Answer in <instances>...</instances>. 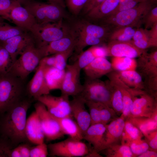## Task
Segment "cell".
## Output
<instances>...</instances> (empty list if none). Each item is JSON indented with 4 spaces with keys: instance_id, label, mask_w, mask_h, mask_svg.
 <instances>
[{
    "instance_id": "obj_43",
    "label": "cell",
    "mask_w": 157,
    "mask_h": 157,
    "mask_svg": "<svg viewBox=\"0 0 157 157\" xmlns=\"http://www.w3.org/2000/svg\"><path fill=\"white\" fill-rule=\"evenodd\" d=\"M18 3L13 0H0V16L9 20L10 12Z\"/></svg>"
},
{
    "instance_id": "obj_30",
    "label": "cell",
    "mask_w": 157,
    "mask_h": 157,
    "mask_svg": "<svg viewBox=\"0 0 157 157\" xmlns=\"http://www.w3.org/2000/svg\"><path fill=\"white\" fill-rule=\"evenodd\" d=\"M56 118L59 122L61 130L65 135H68L70 137L78 140L83 139L82 131L76 121L73 119V117H69L60 118Z\"/></svg>"
},
{
    "instance_id": "obj_17",
    "label": "cell",
    "mask_w": 157,
    "mask_h": 157,
    "mask_svg": "<svg viewBox=\"0 0 157 157\" xmlns=\"http://www.w3.org/2000/svg\"><path fill=\"white\" fill-rule=\"evenodd\" d=\"M34 42L32 34L25 32L0 43V44L8 52L14 62L17 56L29 44Z\"/></svg>"
},
{
    "instance_id": "obj_26",
    "label": "cell",
    "mask_w": 157,
    "mask_h": 157,
    "mask_svg": "<svg viewBox=\"0 0 157 157\" xmlns=\"http://www.w3.org/2000/svg\"><path fill=\"white\" fill-rule=\"evenodd\" d=\"M119 2L120 0H105L90 10L87 16L93 20L104 19L117 7Z\"/></svg>"
},
{
    "instance_id": "obj_23",
    "label": "cell",
    "mask_w": 157,
    "mask_h": 157,
    "mask_svg": "<svg viewBox=\"0 0 157 157\" xmlns=\"http://www.w3.org/2000/svg\"><path fill=\"white\" fill-rule=\"evenodd\" d=\"M83 69L86 78L91 79H99L113 71L111 63L106 58L95 59Z\"/></svg>"
},
{
    "instance_id": "obj_40",
    "label": "cell",
    "mask_w": 157,
    "mask_h": 157,
    "mask_svg": "<svg viewBox=\"0 0 157 157\" xmlns=\"http://www.w3.org/2000/svg\"><path fill=\"white\" fill-rule=\"evenodd\" d=\"M74 47L71 48L64 51L54 54L55 59L54 67L60 69H65L68 58L72 55Z\"/></svg>"
},
{
    "instance_id": "obj_11",
    "label": "cell",
    "mask_w": 157,
    "mask_h": 157,
    "mask_svg": "<svg viewBox=\"0 0 157 157\" xmlns=\"http://www.w3.org/2000/svg\"><path fill=\"white\" fill-rule=\"evenodd\" d=\"M35 100L43 104L48 112L56 118L73 117L68 96L61 95L56 97L48 94L41 96Z\"/></svg>"
},
{
    "instance_id": "obj_28",
    "label": "cell",
    "mask_w": 157,
    "mask_h": 157,
    "mask_svg": "<svg viewBox=\"0 0 157 157\" xmlns=\"http://www.w3.org/2000/svg\"><path fill=\"white\" fill-rule=\"evenodd\" d=\"M65 69L46 66L44 70L45 81L50 91L60 90L64 78Z\"/></svg>"
},
{
    "instance_id": "obj_5",
    "label": "cell",
    "mask_w": 157,
    "mask_h": 157,
    "mask_svg": "<svg viewBox=\"0 0 157 157\" xmlns=\"http://www.w3.org/2000/svg\"><path fill=\"white\" fill-rule=\"evenodd\" d=\"M154 2L147 1L139 3L134 7L119 12L107 17L103 22L107 24L117 28L133 27L143 20L148 12L153 7Z\"/></svg>"
},
{
    "instance_id": "obj_16",
    "label": "cell",
    "mask_w": 157,
    "mask_h": 157,
    "mask_svg": "<svg viewBox=\"0 0 157 157\" xmlns=\"http://www.w3.org/2000/svg\"><path fill=\"white\" fill-rule=\"evenodd\" d=\"M73 97L70 101L72 114L83 135L91 125L90 114L86 108L85 100L79 95Z\"/></svg>"
},
{
    "instance_id": "obj_47",
    "label": "cell",
    "mask_w": 157,
    "mask_h": 157,
    "mask_svg": "<svg viewBox=\"0 0 157 157\" xmlns=\"http://www.w3.org/2000/svg\"><path fill=\"white\" fill-rule=\"evenodd\" d=\"M144 136L145 140L148 144L150 149L157 151V130L149 132Z\"/></svg>"
},
{
    "instance_id": "obj_21",
    "label": "cell",
    "mask_w": 157,
    "mask_h": 157,
    "mask_svg": "<svg viewBox=\"0 0 157 157\" xmlns=\"http://www.w3.org/2000/svg\"><path fill=\"white\" fill-rule=\"evenodd\" d=\"M9 20L25 31H30L37 22L33 15L18 3L11 10Z\"/></svg>"
},
{
    "instance_id": "obj_24",
    "label": "cell",
    "mask_w": 157,
    "mask_h": 157,
    "mask_svg": "<svg viewBox=\"0 0 157 157\" xmlns=\"http://www.w3.org/2000/svg\"><path fill=\"white\" fill-rule=\"evenodd\" d=\"M107 124L100 123L91 125L83 135L84 139L99 153L102 150L104 134Z\"/></svg>"
},
{
    "instance_id": "obj_36",
    "label": "cell",
    "mask_w": 157,
    "mask_h": 157,
    "mask_svg": "<svg viewBox=\"0 0 157 157\" xmlns=\"http://www.w3.org/2000/svg\"><path fill=\"white\" fill-rule=\"evenodd\" d=\"M132 39L134 44L140 49L145 50L151 47L148 29L140 28L136 30Z\"/></svg>"
},
{
    "instance_id": "obj_35",
    "label": "cell",
    "mask_w": 157,
    "mask_h": 157,
    "mask_svg": "<svg viewBox=\"0 0 157 157\" xmlns=\"http://www.w3.org/2000/svg\"><path fill=\"white\" fill-rule=\"evenodd\" d=\"M25 31L17 26H13L9 24L0 22V43Z\"/></svg>"
},
{
    "instance_id": "obj_25",
    "label": "cell",
    "mask_w": 157,
    "mask_h": 157,
    "mask_svg": "<svg viewBox=\"0 0 157 157\" xmlns=\"http://www.w3.org/2000/svg\"><path fill=\"white\" fill-rule=\"evenodd\" d=\"M75 40L71 34L39 48L43 57L60 53L75 47Z\"/></svg>"
},
{
    "instance_id": "obj_41",
    "label": "cell",
    "mask_w": 157,
    "mask_h": 157,
    "mask_svg": "<svg viewBox=\"0 0 157 157\" xmlns=\"http://www.w3.org/2000/svg\"><path fill=\"white\" fill-rule=\"evenodd\" d=\"M85 104L88 107L91 118V125L100 123V111L99 103L87 101Z\"/></svg>"
},
{
    "instance_id": "obj_13",
    "label": "cell",
    "mask_w": 157,
    "mask_h": 157,
    "mask_svg": "<svg viewBox=\"0 0 157 157\" xmlns=\"http://www.w3.org/2000/svg\"><path fill=\"white\" fill-rule=\"evenodd\" d=\"M60 90L61 95L73 97L79 95L83 89L80 80L81 69L76 63L67 65Z\"/></svg>"
},
{
    "instance_id": "obj_9",
    "label": "cell",
    "mask_w": 157,
    "mask_h": 157,
    "mask_svg": "<svg viewBox=\"0 0 157 157\" xmlns=\"http://www.w3.org/2000/svg\"><path fill=\"white\" fill-rule=\"evenodd\" d=\"M51 156L75 157L85 156L92 149L81 140L69 137L59 142L47 145Z\"/></svg>"
},
{
    "instance_id": "obj_50",
    "label": "cell",
    "mask_w": 157,
    "mask_h": 157,
    "mask_svg": "<svg viewBox=\"0 0 157 157\" xmlns=\"http://www.w3.org/2000/svg\"><path fill=\"white\" fill-rule=\"evenodd\" d=\"M22 157H30L31 146L28 142L20 144L18 145Z\"/></svg>"
},
{
    "instance_id": "obj_48",
    "label": "cell",
    "mask_w": 157,
    "mask_h": 157,
    "mask_svg": "<svg viewBox=\"0 0 157 157\" xmlns=\"http://www.w3.org/2000/svg\"><path fill=\"white\" fill-rule=\"evenodd\" d=\"M14 148L9 143L0 138V157H10L11 151Z\"/></svg>"
},
{
    "instance_id": "obj_57",
    "label": "cell",
    "mask_w": 157,
    "mask_h": 157,
    "mask_svg": "<svg viewBox=\"0 0 157 157\" xmlns=\"http://www.w3.org/2000/svg\"><path fill=\"white\" fill-rule=\"evenodd\" d=\"M13 1H17L21 5H24L28 0H13Z\"/></svg>"
},
{
    "instance_id": "obj_31",
    "label": "cell",
    "mask_w": 157,
    "mask_h": 157,
    "mask_svg": "<svg viewBox=\"0 0 157 157\" xmlns=\"http://www.w3.org/2000/svg\"><path fill=\"white\" fill-rule=\"evenodd\" d=\"M143 135L140 130L130 122L125 120L121 144L129 146L132 142L142 139Z\"/></svg>"
},
{
    "instance_id": "obj_7",
    "label": "cell",
    "mask_w": 157,
    "mask_h": 157,
    "mask_svg": "<svg viewBox=\"0 0 157 157\" xmlns=\"http://www.w3.org/2000/svg\"><path fill=\"white\" fill-rule=\"evenodd\" d=\"M24 5L37 23L56 22L63 20L66 16L64 8L54 3L28 0Z\"/></svg>"
},
{
    "instance_id": "obj_46",
    "label": "cell",
    "mask_w": 157,
    "mask_h": 157,
    "mask_svg": "<svg viewBox=\"0 0 157 157\" xmlns=\"http://www.w3.org/2000/svg\"><path fill=\"white\" fill-rule=\"evenodd\" d=\"M143 21L145 25V29L151 28L157 23V7H153L144 17Z\"/></svg>"
},
{
    "instance_id": "obj_38",
    "label": "cell",
    "mask_w": 157,
    "mask_h": 157,
    "mask_svg": "<svg viewBox=\"0 0 157 157\" xmlns=\"http://www.w3.org/2000/svg\"><path fill=\"white\" fill-rule=\"evenodd\" d=\"M13 63L8 52L0 44V74L8 73Z\"/></svg>"
},
{
    "instance_id": "obj_53",
    "label": "cell",
    "mask_w": 157,
    "mask_h": 157,
    "mask_svg": "<svg viewBox=\"0 0 157 157\" xmlns=\"http://www.w3.org/2000/svg\"><path fill=\"white\" fill-rule=\"evenodd\" d=\"M138 157H156L157 151L149 149L137 156Z\"/></svg>"
},
{
    "instance_id": "obj_15",
    "label": "cell",
    "mask_w": 157,
    "mask_h": 157,
    "mask_svg": "<svg viewBox=\"0 0 157 157\" xmlns=\"http://www.w3.org/2000/svg\"><path fill=\"white\" fill-rule=\"evenodd\" d=\"M106 47L108 56L113 57H125L134 58L140 56L146 51L136 47L132 40L110 41Z\"/></svg>"
},
{
    "instance_id": "obj_12",
    "label": "cell",
    "mask_w": 157,
    "mask_h": 157,
    "mask_svg": "<svg viewBox=\"0 0 157 157\" xmlns=\"http://www.w3.org/2000/svg\"><path fill=\"white\" fill-rule=\"evenodd\" d=\"M157 110V98L144 91L133 96V102L128 117H151Z\"/></svg>"
},
{
    "instance_id": "obj_29",
    "label": "cell",
    "mask_w": 157,
    "mask_h": 157,
    "mask_svg": "<svg viewBox=\"0 0 157 157\" xmlns=\"http://www.w3.org/2000/svg\"><path fill=\"white\" fill-rule=\"evenodd\" d=\"M116 72L122 81L129 88L145 91L142 76L135 70Z\"/></svg>"
},
{
    "instance_id": "obj_18",
    "label": "cell",
    "mask_w": 157,
    "mask_h": 157,
    "mask_svg": "<svg viewBox=\"0 0 157 157\" xmlns=\"http://www.w3.org/2000/svg\"><path fill=\"white\" fill-rule=\"evenodd\" d=\"M125 121L124 118L120 115L107 124L104 134L102 150L111 145L121 144Z\"/></svg>"
},
{
    "instance_id": "obj_54",
    "label": "cell",
    "mask_w": 157,
    "mask_h": 157,
    "mask_svg": "<svg viewBox=\"0 0 157 157\" xmlns=\"http://www.w3.org/2000/svg\"><path fill=\"white\" fill-rule=\"evenodd\" d=\"M10 157H22L18 146L12 149Z\"/></svg>"
},
{
    "instance_id": "obj_19",
    "label": "cell",
    "mask_w": 157,
    "mask_h": 157,
    "mask_svg": "<svg viewBox=\"0 0 157 157\" xmlns=\"http://www.w3.org/2000/svg\"><path fill=\"white\" fill-rule=\"evenodd\" d=\"M106 75L109 80L115 85L121 92L123 109L120 115L125 119L130 114L131 108L133 102L132 92L134 89L129 88L122 81L116 71L113 70Z\"/></svg>"
},
{
    "instance_id": "obj_56",
    "label": "cell",
    "mask_w": 157,
    "mask_h": 157,
    "mask_svg": "<svg viewBox=\"0 0 157 157\" xmlns=\"http://www.w3.org/2000/svg\"><path fill=\"white\" fill-rule=\"evenodd\" d=\"M132 1H135L137 2V3H139L142 2L147 1H152L154 2L155 1H156V0H120L119 4H124Z\"/></svg>"
},
{
    "instance_id": "obj_37",
    "label": "cell",
    "mask_w": 157,
    "mask_h": 157,
    "mask_svg": "<svg viewBox=\"0 0 157 157\" xmlns=\"http://www.w3.org/2000/svg\"><path fill=\"white\" fill-rule=\"evenodd\" d=\"M109 81L112 90L111 99L112 108L117 115H120L122 114L123 109L122 94L119 88L111 81Z\"/></svg>"
},
{
    "instance_id": "obj_10",
    "label": "cell",
    "mask_w": 157,
    "mask_h": 157,
    "mask_svg": "<svg viewBox=\"0 0 157 157\" xmlns=\"http://www.w3.org/2000/svg\"><path fill=\"white\" fill-rule=\"evenodd\" d=\"M38 116L45 139L47 141L58 139L65 135L56 118L47 111L45 106L37 101L34 105Z\"/></svg>"
},
{
    "instance_id": "obj_34",
    "label": "cell",
    "mask_w": 157,
    "mask_h": 157,
    "mask_svg": "<svg viewBox=\"0 0 157 157\" xmlns=\"http://www.w3.org/2000/svg\"><path fill=\"white\" fill-rule=\"evenodd\" d=\"M136 30L131 26H125L117 28L109 36L110 41H127L131 40Z\"/></svg>"
},
{
    "instance_id": "obj_8",
    "label": "cell",
    "mask_w": 157,
    "mask_h": 157,
    "mask_svg": "<svg viewBox=\"0 0 157 157\" xmlns=\"http://www.w3.org/2000/svg\"><path fill=\"white\" fill-rule=\"evenodd\" d=\"M137 62L144 81L145 90L154 95L157 94V51L149 53L145 51L139 57Z\"/></svg>"
},
{
    "instance_id": "obj_6",
    "label": "cell",
    "mask_w": 157,
    "mask_h": 157,
    "mask_svg": "<svg viewBox=\"0 0 157 157\" xmlns=\"http://www.w3.org/2000/svg\"><path fill=\"white\" fill-rule=\"evenodd\" d=\"M111 87L109 80L86 78L81 92L78 95L85 101L100 103L112 108Z\"/></svg>"
},
{
    "instance_id": "obj_20",
    "label": "cell",
    "mask_w": 157,
    "mask_h": 157,
    "mask_svg": "<svg viewBox=\"0 0 157 157\" xmlns=\"http://www.w3.org/2000/svg\"><path fill=\"white\" fill-rule=\"evenodd\" d=\"M70 29L72 34L85 35L104 40L108 35V29L106 27L91 24L84 20L76 22Z\"/></svg>"
},
{
    "instance_id": "obj_45",
    "label": "cell",
    "mask_w": 157,
    "mask_h": 157,
    "mask_svg": "<svg viewBox=\"0 0 157 157\" xmlns=\"http://www.w3.org/2000/svg\"><path fill=\"white\" fill-rule=\"evenodd\" d=\"M47 145L44 142L31 147L30 157H46L48 154Z\"/></svg>"
},
{
    "instance_id": "obj_51",
    "label": "cell",
    "mask_w": 157,
    "mask_h": 157,
    "mask_svg": "<svg viewBox=\"0 0 157 157\" xmlns=\"http://www.w3.org/2000/svg\"><path fill=\"white\" fill-rule=\"evenodd\" d=\"M105 0H88L82 10L87 14L91 9L100 4Z\"/></svg>"
},
{
    "instance_id": "obj_3",
    "label": "cell",
    "mask_w": 157,
    "mask_h": 157,
    "mask_svg": "<svg viewBox=\"0 0 157 157\" xmlns=\"http://www.w3.org/2000/svg\"><path fill=\"white\" fill-rule=\"evenodd\" d=\"M30 31L38 48L71 34L70 28L63 23V20L56 22L36 23Z\"/></svg>"
},
{
    "instance_id": "obj_4",
    "label": "cell",
    "mask_w": 157,
    "mask_h": 157,
    "mask_svg": "<svg viewBox=\"0 0 157 157\" xmlns=\"http://www.w3.org/2000/svg\"><path fill=\"white\" fill-rule=\"evenodd\" d=\"M13 63L8 73L24 81L36 69L43 57L34 42L29 44Z\"/></svg>"
},
{
    "instance_id": "obj_32",
    "label": "cell",
    "mask_w": 157,
    "mask_h": 157,
    "mask_svg": "<svg viewBox=\"0 0 157 157\" xmlns=\"http://www.w3.org/2000/svg\"><path fill=\"white\" fill-rule=\"evenodd\" d=\"M110 63L113 69L116 71L135 70L137 67V62L134 58L113 57Z\"/></svg>"
},
{
    "instance_id": "obj_55",
    "label": "cell",
    "mask_w": 157,
    "mask_h": 157,
    "mask_svg": "<svg viewBox=\"0 0 157 157\" xmlns=\"http://www.w3.org/2000/svg\"><path fill=\"white\" fill-rule=\"evenodd\" d=\"M48 0L49 3H54L58 4L63 8L65 7V0Z\"/></svg>"
},
{
    "instance_id": "obj_58",
    "label": "cell",
    "mask_w": 157,
    "mask_h": 157,
    "mask_svg": "<svg viewBox=\"0 0 157 157\" xmlns=\"http://www.w3.org/2000/svg\"><path fill=\"white\" fill-rule=\"evenodd\" d=\"M3 18L0 16V22H2L3 21Z\"/></svg>"
},
{
    "instance_id": "obj_27",
    "label": "cell",
    "mask_w": 157,
    "mask_h": 157,
    "mask_svg": "<svg viewBox=\"0 0 157 157\" xmlns=\"http://www.w3.org/2000/svg\"><path fill=\"white\" fill-rule=\"evenodd\" d=\"M125 120L137 128L144 136L157 129V111L151 117H129Z\"/></svg>"
},
{
    "instance_id": "obj_22",
    "label": "cell",
    "mask_w": 157,
    "mask_h": 157,
    "mask_svg": "<svg viewBox=\"0 0 157 157\" xmlns=\"http://www.w3.org/2000/svg\"><path fill=\"white\" fill-rule=\"evenodd\" d=\"M25 132L29 142L36 145L44 142V135L38 116L35 111L27 119Z\"/></svg>"
},
{
    "instance_id": "obj_14",
    "label": "cell",
    "mask_w": 157,
    "mask_h": 157,
    "mask_svg": "<svg viewBox=\"0 0 157 157\" xmlns=\"http://www.w3.org/2000/svg\"><path fill=\"white\" fill-rule=\"evenodd\" d=\"M46 66L42 59L27 87L26 91L29 97L35 100L41 96L49 94L50 91L46 83L44 75Z\"/></svg>"
},
{
    "instance_id": "obj_52",
    "label": "cell",
    "mask_w": 157,
    "mask_h": 157,
    "mask_svg": "<svg viewBox=\"0 0 157 157\" xmlns=\"http://www.w3.org/2000/svg\"><path fill=\"white\" fill-rule=\"evenodd\" d=\"M42 59L46 66L54 67L55 63L54 55L44 57Z\"/></svg>"
},
{
    "instance_id": "obj_44",
    "label": "cell",
    "mask_w": 157,
    "mask_h": 157,
    "mask_svg": "<svg viewBox=\"0 0 157 157\" xmlns=\"http://www.w3.org/2000/svg\"><path fill=\"white\" fill-rule=\"evenodd\" d=\"M88 0H65V5L73 15H78Z\"/></svg>"
},
{
    "instance_id": "obj_39",
    "label": "cell",
    "mask_w": 157,
    "mask_h": 157,
    "mask_svg": "<svg viewBox=\"0 0 157 157\" xmlns=\"http://www.w3.org/2000/svg\"><path fill=\"white\" fill-rule=\"evenodd\" d=\"M101 122L108 124L118 117L117 115L112 108L101 103H99Z\"/></svg>"
},
{
    "instance_id": "obj_1",
    "label": "cell",
    "mask_w": 157,
    "mask_h": 157,
    "mask_svg": "<svg viewBox=\"0 0 157 157\" xmlns=\"http://www.w3.org/2000/svg\"><path fill=\"white\" fill-rule=\"evenodd\" d=\"M31 102V98L25 97L1 116L0 138L14 148L28 142L25 130L27 114Z\"/></svg>"
},
{
    "instance_id": "obj_33",
    "label": "cell",
    "mask_w": 157,
    "mask_h": 157,
    "mask_svg": "<svg viewBox=\"0 0 157 157\" xmlns=\"http://www.w3.org/2000/svg\"><path fill=\"white\" fill-rule=\"evenodd\" d=\"M101 151L107 157H134L129 146L124 144L111 145Z\"/></svg>"
},
{
    "instance_id": "obj_2",
    "label": "cell",
    "mask_w": 157,
    "mask_h": 157,
    "mask_svg": "<svg viewBox=\"0 0 157 157\" xmlns=\"http://www.w3.org/2000/svg\"><path fill=\"white\" fill-rule=\"evenodd\" d=\"M23 81L8 73L0 74V116L25 97Z\"/></svg>"
},
{
    "instance_id": "obj_42",
    "label": "cell",
    "mask_w": 157,
    "mask_h": 157,
    "mask_svg": "<svg viewBox=\"0 0 157 157\" xmlns=\"http://www.w3.org/2000/svg\"><path fill=\"white\" fill-rule=\"evenodd\" d=\"M129 146L134 157L137 156L149 149V145L145 140L141 139L130 143Z\"/></svg>"
},
{
    "instance_id": "obj_49",
    "label": "cell",
    "mask_w": 157,
    "mask_h": 157,
    "mask_svg": "<svg viewBox=\"0 0 157 157\" xmlns=\"http://www.w3.org/2000/svg\"><path fill=\"white\" fill-rule=\"evenodd\" d=\"M148 31L151 47H157V23L154 25L151 29Z\"/></svg>"
}]
</instances>
